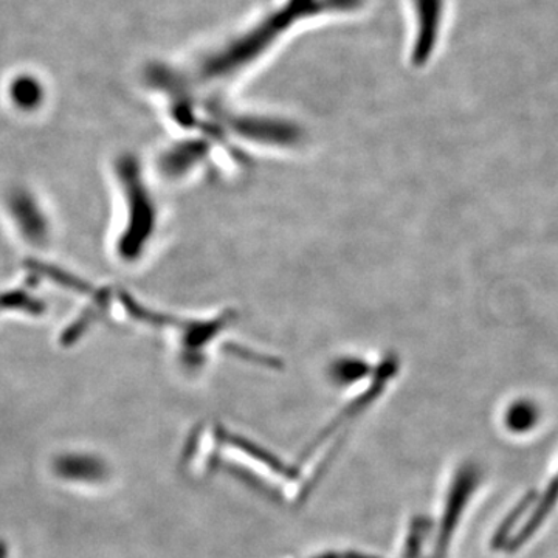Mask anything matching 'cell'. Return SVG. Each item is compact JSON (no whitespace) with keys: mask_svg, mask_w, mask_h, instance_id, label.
I'll list each match as a JSON object with an SVG mask.
<instances>
[{"mask_svg":"<svg viewBox=\"0 0 558 558\" xmlns=\"http://www.w3.org/2000/svg\"><path fill=\"white\" fill-rule=\"evenodd\" d=\"M10 95L11 100L25 109L35 108L43 100V89H40L38 81L31 76L14 81L10 87Z\"/></svg>","mask_w":558,"mask_h":558,"instance_id":"obj_1","label":"cell"}]
</instances>
